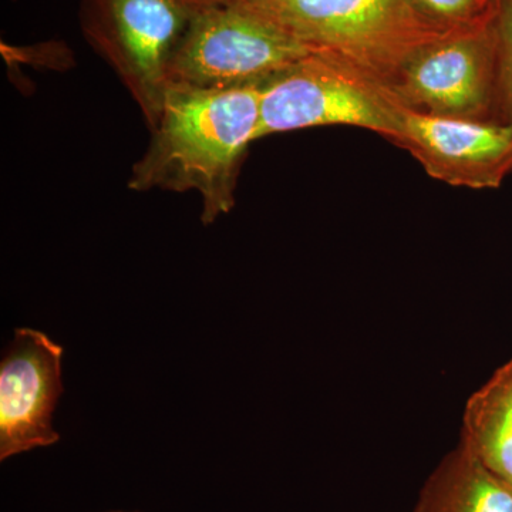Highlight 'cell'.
<instances>
[{"label":"cell","mask_w":512,"mask_h":512,"mask_svg":"<svg viewBox=\"0 0 512 512\" xmlns=\"http://www.w3.org/2000/svg\"><path fill=\"white\" fill-rule=\"evenodd\" d=\"M402 107L376 84L311 53L261 89L259 138L322 126H352L389 141L399 134Z\"/></svg>","instance_id":"obj_5"},{"label":"cell","mask_w":512,"mask_h":512,"mask_svg":"<svg viewBox=\"0 0 512 512\" xmlns=\"http://www.w3.org/2000/svg\"><path fill=\"white\" fill-rule=\"evenodd\" d=\"M212 0H80V28L140 107L160 119L167 72L192 20Z\"/></svg>","instance_id":"obj_4"},{"label":"cell","mask_w":512,"mask_h":512,"mask_svg":"<svg viewBox=\"0 0 512 512\" xmlns=\"http://www.w3.org/2000/svg\"><path fill=\"white\" fill-rule=\"evenodd\" d=\"M235 2L244 3L247 6L265 5V3L276 2V0H235Z\"/></svg>","instance_id":"obj_13"},{"label":"cell","mask_w":512,"mask_h":512,"mask_svg":"<svg viewBox=\"0 0 512 512\" xmlns=\"http://www.w3.org/2000/svg\"><path fill=\"white\" fill-rule=\"evenodd\" d=\"M311 53L256 10L235 0H212L197 13L175 50L167 87L262 86Z\"/></svg>","instance_id":"obj_3"},{"label":"cell","mask_w":512,"mask_h":512,"mask_svg":"<svg viewBox=\"0 0 512 512\" xmlns=\"http://www.w3.org/2000/svg\"><path fill=\"white\" fill-rule=\"evenodd\" d=\"M414 512H512V485L461 443L427 478Z\"/></svg>","instance_id":"obj_9"},{"label":"cell","mask_w":512,"mask_h":512,"mask_svg":"<svg viewBox=\"0 0 512 512\" xmlns=\"http://www.w3.org/2000/svg\"><path fill=\"white\" fill-rule=\"evenodd\" d=\"M261 89L168 86L160 119L146 153L134 164L128 187L198 192L204 224L228 214L248 147L258 140Z\"/></svg>","instance_id":"obj_1"},{"label":"cell","mask_w":512,"mask_h":512,"mask_svg":"<svg viewBox=\"0 0 512 512\" xmlns=\"http://www.w3.org/2000/svg\"><path fill=\"white\" fill-rule=\"evenodd\" d=\"M109 512H127V511H109ZM137 512V511H134Z\"/></svg>","instance_id":"obj_14"},{"label":"cell","mask_w":512,"mask_h":512,"mask_svg":"<svg viewBox=\"0 0 512 512\" xmlns=\"http://www.w3.org/2000/svg\"><path fill=\"white\" fill-rule=\"evenodd\" d=\"M63 348L33 329H16L0 363V460L59 440L53 413L63 393Z\"/></svg>","instance_id":"obj_8"},{"label":"cell","mask_w":512,"mask_h":512,"mask_svg":"<svg viewBox=\"0 0 512 512\" xmlns=\"http://www.w3.org/2000/svg\"><path fill=\"white\" fill-rule=\"evenodd\" d=\"M248 8L384 92L424 49L471 29L437 22L413 0H276Z\"/></svg>","instance_id":"obj_2"},{"label":"cell","mask_w":512,"mask_h":512,"mask_svg":"<svg viewBox=\"0 0 512 512\" xmlns=\"http://www.w3.org/2000/svg\"><path fill=\"white\" fill-rule=\"evenodd\" d=\"M427 16L454 26L480 28L495 22L500 13L501 0H413Z\"/></svg>","instance_id":"obj_11"},{"label":"cell","mask_w":512,"mask_h":512,"mask_svg":"<svg viewBox=\"0 0 512 512\" xmlns=\"http://www.w3.org/2000/svg\"><path fill=\"white\" fill-rule=\"evenodd\" d=\"M495 23L458 30L424 49L390 84L389 96L424 116L500 123Z\"/></svg>","instance_id":"obj_6"},{"label":"cell","mask_w":512,"mask_h":512,"mask_svg":"<svg viewBox=\"0 0 512 512\" xmlns=\"http://www.w3.org/2000/svg\"><path fill=\"white\" fill-rule=\"evenodd\" d=\"M393 144L431 178L471 190H495L512 173V127L494 121L424 116L402 109Z\"/></svg>","instance_id":"obj_7"},{"label":"cell","mask_w":512,"mask_h":512,"mask_svg":"<svg viewBox=\"0 0 512 512\" xmlns=\"http://www.w3.org/2000/svg\"><path fill=\"white\" fill-rule=\"evenodd\" d=\"M461 443L512 485V359L468 399Z\"/></svg>","instance_id":"obj_10"},{"label":"cell","mask_w":512,"mask_h":512,"mask_svg":"<svg viewBox=\"0 0 512 512\" xmlns=\"http://www.w3.org/2000/svg\"><path fill=\"white\" fill-rule=\"evenodd\" d=\"M498 120L512 127V0H501L497 23Z\"/></svg>","instance_id":"obj_12"}]
</instances>
